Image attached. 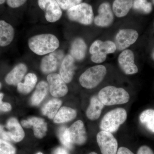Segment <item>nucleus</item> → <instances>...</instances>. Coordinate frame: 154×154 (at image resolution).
Listing matches in <instances>:
<instances>
[{
  "mask_svg": "<svg viewBox=\"0 0 154 154\" xmlns=\"http://www.w3.org/2000/svg\"><path fill=\"white\" fill-rule=\"evenodd\" d=\"M28 43L30 49L38 55H45L54 52L60 45L57 37L50 33L32 36L28 40Z\"/></svg>",
  "mask_w": 154,
  "mask_h": 154,
  "instance_id": "obj_1",
  "label": "nucleus"
},
{
  "mask_svg": "<svg viewBox=\"0 0 154 154\" xmlns=\"http://www.w3.org/2000/svg\"><path fill=\"white\" fill-rule=\"evenodd\" d=\"M98 96L100 101L106 106L125 104L130 99L129 94L125 89L112 86L102 88Z\"/></svg>",
  "mask_w": 154,
  "mask_h": 154,
  "instance_id": "obj_2",
  "label": "nucleus"
},
{
  "mask_svg": "<svg viewBox=\"0 0 154 154\" xmlns=\"http://www.w3.org/2000/svg\"><path fill=\"white\" fill-rule=\"evenodd\" d=\"M127 118V113L122 108H116L105 114L101 120L100 129L112 133L116 132Z\"/></svg>",
  "mask_w": 154,
  "mask_h": 154,
  "instance_id": "obj_3",
  "label": "nucleus"
},
{
  "mask_svg": "<svg viewBox=\"0 0 154 154\" xmlns=\"http://www.w3.org/2000/svg\"><path fill=\"white\" fill-rule=\"evenodd\" d=\"M107 69L102 65L91 67L84 72L79 78V82L83 88L92 89L96 88L104 79Z\"/></svg>",
  "mask_w": 154,
  "mask_h": 154,
  "instance_id": "obj_4",
  "label": "nucleus"
},
{
  "mask_svg": "<svg viewBox=\"0 0 154 154\" xmlns=\"http://www.w3.org/2000/svg\"><path fill=\"white\" fill-rule=\"evenodd\" d=\"M67 15L71 21L82 25H91L94 21V13L92 6L88 3H81L67 11Z\"/></svg>",
  "mask_w": 154,
  "mask_h": 154,
  "instance_id": "obj_5",
  "label": "nucleus"
},
{
  "mask_svg": "<svg viewBox=\"0 0 154 154\" xmlns=\"http://www.w3.org/2000/svg\"><path fill=\"white\" fill-rule=\"evenodd\" d=\"M116 49V45L113 42L96 40L90 48L91 60L95 63H102L106 60L107 54L113 53Z\"/></svg>",
  "mask_w": 154,
  "mask_h": 154,
  "instance_id": "obj_6",
  "label": "nucleus"
},
{
  "mask_svg": "<svg viewBox=\"0 0 154 154\" xmlns=\"http://www.w3.org/2000/svg\"><path fill=\"white\" fill-rule=\"evenodd\" d=\"M5 127L0 125V137L7 141L19 142L25 137V134L18 120L15 118L9 119Z\"/></svg>",
  "mask_w": 154,
  "mask_h": 154,
  "instance_id": "obj_7",
  "label": "nucleus"
},
{
  "mask_svg": "<svg viewBox=\"0 0 154 154\" xmlns=\"http://www.w3.org/2000/svg\"><path fill=\"white\" fill-rule=\"evenodd\" d=\"M96 139L102 154L117 153L118 143L112 133L101 131L97 134Z\"/></svg>",
  "mask_w": 154,
  "mask_h": 154,
  "instance_id": "obj_8",
  "label": "nucleus"
},
{
  "mask_svg": "<svg viewBox=\"0 0 154 154\" xmlns=\"http://www.w3.org/2000/svg\"><path fill=\"white\" fill-rule=\"evenodd\" d=\"M38 4L48 22L54 23L60 19L62 11L56 0H38Z\"/></svg>",
  "mask_w": 154,
  "mask_h": 154,
  "instance_id": "obj_9",
  "label": "nucleus"
},
{
  "mask_svg": "<svg viewBox=\"0 0 154 154\" xmlns=\"http://www.w3.org/2000/svg\"><path fill=\"white\" fill-rule=\"evenodd\" d=\"M64 57L63 51L60 50H56L45 56L40 64L42 71L46 74L52 73L57 69Z\"/></svg>",
  "mask_w": 154,
  "mask_h": 154,
  "instance_id": "obj_10",
  "label": "nucleus"
},
{
  "mask_svg": "<svg viewBox=\"0 0 154 154\" xmlns=\"http://www.w3.org/2000/svg\"><path fill=\"white\" fill-rule=\"evenodd\" d=\"M47 79L50 92L54 97L59 98L67 94L68 88L66 83L60 74L54 73L49 74L47 76Z\"/></svg>",
  "mask_w": 154,
  "mask_h": 154,
  "instance_id": "obj_11",
  "label": "nucleus"
},
{
  "mask_svg": "<svg viewBox=\"0 0 154 154\" xmlns=\"http://www.w3.org/2000/svg\"><path fill=\"white\" fill-rule=\"evenodd\" d=\"M136 30L131 29H122L116 34L115 43L119 50H124L136 42L138 38Z\"/></svg>",
  "mask_w": 154,
  "mask_h": 154,
  "instance_id": "obj_12",
  "label": "nucleus"
},
{
  "mask_svg": "<svg viewBox=\"0 0 154 154\" xmlns=\"http://www.w3.org/2000/svg\"><path fill=\"white\" fill-rule=\"evenodd\" d=\"M69 140L73 144L82 145L87 140V132L85 125L82 120H78L67 128Z\"/></svg>",
  "mask_w": 154,
  "mask_h": 154,
  "instance_id": "obj_13",
  "label": "nucleus"
},
{
  "mask_svg": "<svg viewBox=\"0 0 154 154\" xmlns=\"http://www.w3.org/2000/svg\"><path fill=\"white\" fill-rule=\"evenodd\" d=\"M118 63L120 69L125 74L133 75L138 71L134 63V54L131 50H124L119 54Z\"/></svg>",
  "mask_w": 154,
  "mask_h": 154,
  "instance_id": "obj_14",
  "label": "nucleus"
},
{
  "mask_svg": "<svg viewBox=\"0 0 154 154\" xmlns=\"http://www.w3.org/2000/svg\"><path fill=\"white\" fill-rule=\"evenodd\" d=\"M98 11V15L94 19L95 25L99 27H107L112 24L114 14L109 3H102L99 6Z\"/></svg>",
  "mask_w": 154,
  "mask_h": 154,
  "instance_id": "obj_15",
  "label": "nucleus"
},
{
  "mask_svg": "<svg viewBox=\"0 0 154 154\" xmlns=\"http://www.w3.org/2000/svg\"><path fill=\"white\" fill-rule=\"evenodd\" d=\"M22 126L25 128H33L34 135L41 139L44 137L47 131V124L43 119L33 117L21 122Z\"/></svg>",
  "mask_w": 154,
  "mask_h": 154,
  "instance_id": "obj_16",
  "label": "nucleus"
},
{
  "mask_svg": "<svg viewBox=\"0 0 154 154\" xmlns=\"http://www.w3.org/2000/svg\"><path fill=\"white\" fill-rule=\"evenodd\" d=\"M75 60L71 55L65 56L60 64V75L66 83H69L74 75L75 66Z\"/></svg>",
  "mask_w": 154,
  "mask_h": 154,
  "instance_id": "obj_17",
  "label": "nucleus"
},
{
  "mask_svg": "<svg viewBox=\"0 0 154 154\" xmlns=\"http://www.w3.org/2000/svg\"><path fill=\"white\" fill-rule=\"evenodd\" d=\"M28 69L24 63H19L7 75L5 81L7 84L13 85H17L21 82Z\"/></svg>",
  "mask_w": 154,
  "mask_h": 154,
  "instance_id": "obj_18",
  "label": "nucleus"
},
{
  "mask_svg": "<svg viewBox=\"0 0 154 154\" xmlns=\"http://www.w3.org/2000/svg\"><path fill=\"white\" fill-rule=\"evenodd\" d=\"M87 44L81 38H77L72 42L70 50V55L75 60H83L86 56Z\"/></svg>",
  "mask_w": 154,
  "mask_h": 154,
  "instance_id": "obj_19",
  "label": "nucleus"
},
{
  "mask_svg": "<svg viewBox=\"0 0 154 154\" xmlns=\"http://www.w3.org/2000/svg\"><path fill=\"white\" fill-rule=\"evenodd\" d=\"M105 105L99 100L98 96L91 98L90 104L86 111L87 117L91 120H96L99 118Z\"/></svg>",
  "mask_w": 154,
  "mask_h": 154,
  "instance_id": "obj_20",
  "label": "nucleus"
},
{
  "mask_svg": "<svg viewBox=\"0 0 154 154\" xmlns=\"http://www.w3.org/2000/svg\"><path fill=\"white\" fill-rule=\"evenodd\" d=\"M14 36V28L3 20L0 21V46L4 47L11 44Z\"/></svg>",
  "mask_w": 154,
  "mask_h": 154,
  "instance_id": "obj_21",
  "label": "nucleus"
},
{
  "mask_svg": "<svg viewBox=\"0 0 154 154\" xmlns=\"http://www.w3.org/2000/svg\"><path fill=\"white\" fill-rule=\"evenodd\" d=\"M134 0H115L113 4V11L119 18L125 17L133 7Z\"/></svg>",
  "mask_w": 154,
  "mask_h": 154,
  "instance_id": "obj_22",
  "label": "nucleus"
},
{
  "mask_svg": "<svg viewBox=\"0 0 154 154\" xmlns=\"http://www.w3.org/2000/svg\"><path fill=\"white\" fill-rule=\"evenodd\" d=\"M49 90V85L47 82L44 81L39 82L31 97V104L34 106L39 105L47 96Z\"/></svg>",
  "mask_w": 154,
  "mask_h": 154,
  "instance_id": "obj_23",
  "label": "nucleus"
},
{
  "mask_svg": "<svg viewBox=\"0 0 154 154\" xmlns=\"http://www.w3.org/2000/svg\"><path fill=\"white\" fill-rule=\"evenodd\" d=\"M77 113L75 109L67 107H63L59 110L54 122L56 123H62L73 120L76 117Z\"/></svg>",
  "mask_w": 154,
  "mask_h": 154,
  "instance_id": "obj_24",
  "label": "nucleus"
},
{
  "mask_svg": "<svg viewBox=\"0 0 154 154\" xmlns=\"http://www.w3.org/2000/svg\"><path fill=\"white\" fill-rule=\"evenodd\" d=\"M37 82V78L36 75L30 73L25 77L24 83L20 82L17 85V89L21 94H29L33 90Z\"/></svg>",
  "mask_w": 154,
  "mask_h": 154,
  "instance_id": "obj_25",
  "label": "nucleus"
},
{
  "mask_svg": "<svg viewBox=\"0 0 154 154\" xmlns=\"http://www.w3.org/2000/svg\"><path fill=\"white\" fill-rule=\"evenodd\" d=\"M62 102L58 99L49 100L42 107V113L50 119L54 118L61 106Z\"/></svg>",
  "mask_w": 154,
  "mask_h": 154,
  "instance_id": "obj_26",
  "label": "nucleus"
},
{
  "mask_svg": "<svg viewBox=\"0 0 154 154\" xmlns=\"http://www.w3.org/2000/svg\"><path fill=\"white\" fill-rule=\"evenodd\" d=\"M142 125L150 132L154 133V110L149 109L143 111L139 116Z\"/></svg>",
  "mask_w": 154,
  "mask_h": 154,
  "instance_id": "obj_27",
  "label": "nucleus"
},
{
  "mask_svg": "<svg viewBox=\"0 0 154 154\" xmlns=\"http://www.w3.org/2000/svg\"><path fill=\"white\" fill-rule=\"evenodd\" d=\"M133 8L134 10L145 14H149L152 10V4L147 0H134Z\"/></svg>",
  "mask_w": 154,
  "mask_h": 154,
  "instance_id": "obj_28",
  "label": "nucleus"
},
{
  "mask_svg": "<svg viewBox=\"0 0 154 154\" xmlns=\"http://www.w3.org/2000/svg\"><path fill=\"white\" fill-rule=\"evenodd\" d=\"M67 128L65 126L61 127L59 130L58 137L61 143L67 148L72 149L73 144L71 143L68 137L67 134Z\"/></svg>",
  "mask_w": 154,
  "mask_h": 154,
  "instance_id": "obj_29",
  "label": "nucleus"
},
{
  "mask_svg": "<svg viewBox=\"0 0 154 154\" xmlns=\"http://www.w3.org/2000/svg\"><path fill=\"white\" fill-rule=\"evenodd\" d=\"M83 0H56L61 9L67 11L82 2Z\"/></svg>",
  "mask_w": 154,
  "mask_h": 154,
  "instance_id": "obj_30",
  "label": "nucleus"
},
{
  "mask_svg": "<svg viewBox=\"0 0 154 154\" xmlns=\"http://www.w3.org/2000/svg\"><path fill=\"white\" fill-rule=\"evenodd\" d=\"M0 154H16V149L7 141L0 139Z\"/></svg>",
  "mask_w": 154,
  "mask_h": 154,
  "instance_id": "obj_31",
  "label": "nucleus"
},
{
  "mask_svg": "<svg viewBox=\"0 0 154 154\" xmlns=\"http://www.w3.org/2000/svg\"><path fill=\"white\" fill-rule=\"evenodd\" d=\"M26 1L27 0H7V3L9 7L15 8L22 6Z\"/></svg>",
  "mask_w": 154,
  "mask_h": 154,
  "instance_id": "obj_32",
  "label": "nucleus"
},
{
  "mask_svg": "<svg viewBox=\"0 0 154 154\" xmlns=\"http://www.w3.org/2000/svg\"><path fill=\"white\" fill-rule=\"evenodd\" d=\"M3 97H4V94L1 93L0 94V110L4 112L10 111L12 108L11 105L9 103L2 102V100Z\"/></svg>",
  "mask_w": 154,
  "mask_h": 154,
  "instance_id": "obj_33",
  "label": "nucleus"
},
{
  "mask_svg": "<svg viewBox=\"0 0 154 154\" xmlns=\"http://www.w3.org/2000/svg\"><path fill=\"white\" fill-rule=\"evenodd\" d=\"M137 154H154V152L149 147L143 146L138 150Z\"/></svg>",
  "mask_w": 154,
  "mask_h": 154,
  "instance_id": "obj_34",
  "label": "nucleus"
},
{
  "mask_svg": "<svg viewBox=\"0 0 154 154\" xmlns=\"http://www.w3.org/2000/svg\"><path fill=\"white\" fill-rule=\"evenodd\" d=\"M116 154H134L129 149L125 147H121L119 149Z\"/></svg>",
  "mask_w": 154,
  "mask_h": 154,
  "instance_id": "obj_35",
  "label": "nucleus"
},
{
  "mask_svg": "<svg viewBox=\"0 0 154 154\" xmlns=\"http://www.w3.org/2000/svg\"><path fill=\"white\" fill-rule=\"evenodd\" d=\"M54 154H69L66 150L63 148L58 147L55 150Z\"/></svg>",
  "mask_w": 154,
  "mask_h": 154,
  "instance_id": "obj_36",
  "label": "nucleus"
},
{
  "mask_svg": "<svg viewBox=\"0 0 154 154\" xmlns=\"http://www.w3.org/2000/svg\"><path fill=\"white\" fill-rule=\"evenodd\" d=\"M6 0H0V5L4 4Z\"/></svg>",
  "mask_w": 154,
  "mask_h": 154,
  "instance_id": "obj_37",
  "label": "nucleus"
},
{
  "mask_svg": "<svg viewBox=\"0 0 154 154\" xmlns=\"http://www.w3.org/2000/svg\"><path fill=\"white\" fill-rule=\"evenodd\" d=\"M88 154H98L96 153L95 152H92Z\"/></svg>",
  "mask_w": 154,
  "mask_h": 154,
  "instance_id": "obj_38",
  "label": "nucleus"
},
{
  "mask_svg": "<svg viewBox=\"0 0 154 154\" xmlns=\"http://www.w3.org/2000/svg\"><path fill=\"white\" fill-rule=\"evenodd\" d=\"M152 57L153 59L154 60V52L152 54Z\"/></svg>",
  "mask_w": 154,
  "mask_h": 154,
  "instance_id": "obj_39",
  "label": "nucleus"
},
{
  "mask_svg": "<svg viewBox=\"0 0 154 154\" xmlns=\"http://www.w3.org/2000/svg\"><path fill=\"white\" fill-rule=\"evenodd\" d=\"M36 154H43L42 152H38V153H37Z\"/></svg>",
  "mask_w": 154,
  "mask_h": 154,
  "instance_id": "obj_40",
  "label": "nucleus"
},
{
  "mask_svg": "<svg viewBox=\"0 0 154 154\" xmlns=\"http://www.w3.org/2000/svg\"><path fill=\"white\" fill-rule=\"evenodd\" d=\"M1 86H2V85H1V83H0V88H1Z\"/></svg>",
  "mask_w": 154,
  "mask_h": 154,
  "instance_id": "obj_41",
  "label": "nucleus"
},
{
  "mask_svg": "<svg viewBox=\"0 0 154 154\" xmlns=\"http://www.w3.org/2000/svg\"><path fill=\"white\" fill-rule=\"evenodd\" d=\"M153 2V3L154 4V0H152Z\"/></svg>",
  "mask_w": 154,
  "mask_h": 154,
  "instance_id": "obj_42",
  "label": "nucleus"
}]
</instances>
